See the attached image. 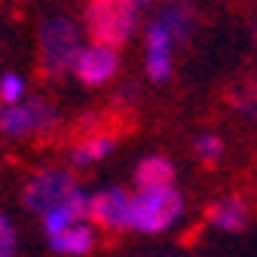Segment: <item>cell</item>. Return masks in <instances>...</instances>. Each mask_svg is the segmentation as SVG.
I'll list each match as a JSON object with an SVG mask.
<instances>
[{
  "instance_id": "obj_2",
  "label": "cell",
  "mask_w": 257,
  "mask_h": 257,
  "mask_svg": "<svg viewBox=\"0 0 257 257\" xmlns=\"http://www.w3.org/2000/svg\"><path fill=\"white\" fill-rule=\"evenodd\" d=\"M144 10L147 4H141V0H92L83 10L86 34L92 37L95 46H107L119 52V46L132 40Z\"/></svg>"
},
{
  "instance_id": "obj_3",
  "label": "cell",
  "mask_w": 257,
  "mask_h": 257,
  "mask_svg": "<svg viewBox=\"0 0 257 257\" xmlns=\"http://www.w3.org/2000/svg\"><path fill=\"white\" fill-rule=\"evenodd\" d=\"M184 214V196L175 187L138 190L132 196V220L128 230L138 233H163Z\"/></svg>"
},
{
  "instance_id": "obj_7",
  "label": "cell",
  "mask_w": 257,
  "mask_h": 257,
  "mask_svg": "<svg viewBox=\"0 0 257 257\" xmlns=\"http://www.w3.org/2000/svg\"><path fill=\"white\" fill-rule=\"evenodd\" d=\"M119 71V52L107 49V46H83L77 64H74V77L83 86H104L113 80V74Z\"/></svg>"
},
{
  "instance_id": "obj_16",
  "label": "cell",
  "mask_w": 257,
  "mask_h": 257,
  "mask_svg": "<svg viewBox=\"0 0 257 257\" xmlns=\"http://www.w3.org/2000/svg\"><path fill=\"white\" fill-rule=\"evenodd\" d=\"M193 150H196V156L202 163H217L223 156V138L220 135H199L193 141Z\"/></svg>"
},
{
  "instance_id": "obj_11",
  "label": "cell",
  "mask_w": 257,
  "mask_h": 257,
  "mask_svg": "<svg viewBox=\"0 0 257 257\" xmlns=\"http://www.w3.org/2000/svg\"><path fill=\"white\" fill-rule=\"evenodd\" d=\"M135 181L141 190H156V187H172L175 184V166L166 156H144L138 163Z\"/></svg>"
},
{
  "instance_id": "obj_14",
  "label": "cell",
  "mask_w": 257,
  "mask_h": 257,
  "mask_svg": "<svg viewBox=\"0 0 257 257\" xmlns=\"http://www.w3.org/2000/svg\"><path fill=\"white\" fill-rule=\"evenodd\" d=\"M113 144H116V138L113 135H107V132H98V135H89V138H83L74 150H71V163L74 166H92V163H98V159H104L110 150H113Z\"/></svg>"
},
{
  "instance_id": "obj_8",
  "label": "cell",
  "mask_w": 257,
  "mask_h": 257,
  "mask_svg": "<svg viewBox=\"0 0 257 257\" xmlns=\"http://www.w3.org/2000/svg\"><path fill=\"white\" fill-rule=\"evenodd\" d=\"M144 46H147V55H144L147 77L153 83H166L172 77V49H175V40L169 37V31L159 22H150L147 31H144Z\"/></svg>"
},
{
  "instance_id": "obj_1",
  "label": "cell",
  "mask_w": 257,
  "mask_h": 257,
  "mask_svg": "<svg viewBox=\"0 0 257 257\" xmlns=\"http://www.w3.org/2000/svg\"><path fill=\"white\" fill-rule=\"evenodd\" d=\"M83 52V34L80 25L64 16V13H52L40 22L37 31V61L40 71L49 80H61L64 74L74 71V64Z\"/></svg>"
},
{
  "instance_id": "obj_13",
  "label": "cell",
  "mask_w": 257,
  "mask_h": 257,
  "mask_svg": "<svg viewBox=\"0 0 257 257\" xmlns=\"http://www.w3.org/2000/svg\"><path fill=\"white\" fill-rule=\"evenodd\" d=\"M52 251L58 254H71V257H80V254H89L95 248V227L86 220V223H77V227L58 233L55 239H49Z\"/></svg>"
},
{
  "instance_id": "obj_6",
  "label": "cell",
  "mask_w": 257,
  "mask_h": 257,
  "mask_svg": "<svg viewBox=\"0 0 257 257\" xmlns=\"http://www.w3.org/2000/svg\"><path fill=\"white\" fill-rule=\"evenodd\" d=\"M89 220H92V227H101L107 233L128 230V220H132V196L119 187L95 193V196H89Z\"/></svg>"
},
{
  "instance_id": "obj_17",
  "label": "cell",
  "mask_w": 257,
  "mask_h": 257,
  "mask_svg": "<svg viewBox=\"0 0 257 257\" xmlns=\"http://www.w3.org/2000/svg\"><path fill=\"white\" fill-rule=\"evenodd\" d=\"M16 248H19L16 227H13V220L4 214V208H0V257H16Z\"/></svg>"
},
{
  "instance_id": "obj_10",
  "label": "cell",
  "mask_w": 257,
  "mask_h": 257,
  "mask_svg": "<svg viewBox=\"0 0 257 257\" xmlns=\"http://www.w3.org/2000/svg\"><path fill=\"white\" fill-rule=\"evenodd\" d=\"M153 22H159L166 31H169V37L178 43H187L190 34H193V25H196V10H193L190 4H163L156 10Z\"/></svg>"
},
{
  "instance_id": "obj_15",
  "label": "cell",
  "mask_w": 257,
  "mask_h": 257,
  "mask_svg": "<svg viewBox=\"0 0 257 257\" xmlns=\"http://www.w3.org/2000/svg\"><path fill=\"white\" fill-rule=\"evenodd\" d=\"M0 101H4V107H13V104L25 101V80L19 74H4L0 77Z\"/></svg>"
},
{
  "instance_id": "obj_4",
  "label": "cell",
  "mask_w": 257,
  "mask_h": 257,
  "mask_svg": "<svg viewBox=\"0 0 257 257\" xmlns=\"http://www.w3.org/2000/svg\"><path fill=\"white\" fill-rule=\"evenodd\" d=\"M74 193H80V181L71 169H40L37 175H31L25 190H22V202L28 211L34 214H49L52 208H58L61 202H68Z\"/></svg>"
},
{
  "instance_id": "obj_9",
  "label": "cell",
  "mask_w": 257,
  "mask_h": 257,
  "mask_svg": "<svg viewBox=\"0 0 257 257\" xmlns=\"http://www.w3.org/2000/svg\"><path fill=\"white\" fill-rule=\"evenodd\" d=\"M86 220H89V196L80 190V193H74L68 202H61L58 208L43 214V230H46L49 239H55L58 233L77 227V223H86Z\"/></svg>"
},
{
  "instance_id": "obj_5",
  "label": "cell",
  "mask_w": 257,
  "mask_h": 257,
  "mask_svg": "<svg viewBox=\"0 0 257 257\" xmlns=\"http://www.w3.org/2000/svg\"><path fill=\"white\" fill-rule=\"evenodd\" d=\"M61 122V113L49 98H28L22 104H0V132L10 138H49Z\"/></svg>"
},
{
  "instance_id": "obj_12",
  "label": "cell",
  "mask_w": 257,
  "mask_h": 257,
  "mask_svg": "<svg viewBox=\"0 0 257 257\" xmlns=\"http://www.w3.org/2000/svg\"><path fill=\"white\" fill-rule=\"evenodd\" d=\"M208 220L214 223V227L220 230H227V233H239L245 230V220H248V205L245 199L239 196H227V199H220L208 208Z\"/></svg>"
}]
</instances>
